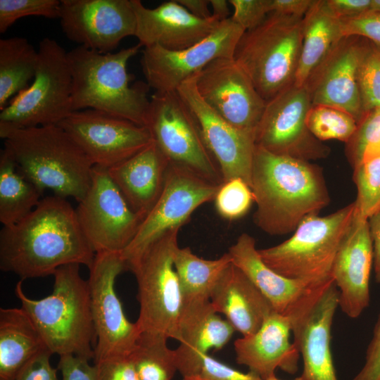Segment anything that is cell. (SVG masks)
<instances>
[{"instance_id":"1","label":"cell","mask_w":380,"mask_h":380,"mask_svg":"<svg viewBox=\"0 0 380 380\" xmlns=\"http://www.w3.org/2000/svg\"><path fill=\"white\" fill-rule=\"evenodd\" d=\"M95 255L75 209L55 195L42 198L23 220L0 232V269L21 280L53 275L70 264L89 268Z\"/></svg>"},{"instance_id":"2","label":"cell","mask_w":380,"mask_h":380,"mask_svg":"<svg viewBox=\"0 0 380 380\" xmlns=\"http://www.w3.org/2000/svg\"><path fill=\"white\" fill-rule=\"evenodd\" d=\"M251 188L256 204L253 222L271 236L293 232L302 221L318 215L330 202L318 165L257 146Z\"/></svg>"},{"instance_id":"3","label":"cell","mask_w":380,"mask_h":380,"mask_svg":"<svg viewBox=\"0 0 380 380\" xmlns=\"http://www.w3.org/2000/svg\"><path fill=\"white\" fill-rule=\"evenodd\" d=\"M0 137L19 172L42 191L77 202L85 196L94 166L62 127H16L0 122Z\"/></svg>"},{"instance_id":"4","label":"cell","mask_w":380,"mask_h":380,"mask_svg":"<svg viewBox=\"0 0 380 380\" xmlns=\"http://www.w3.org/2000/svg\"><path fill=\"white\" fill-rule=\"evenodd\" d=\"M143 46L138 43L115 53H103L83 46L68 52L72 77V111L99 110L146 126L150 100L146 83L130 85L129 60Z\"/></svg>"},{"instance_id":"5","label":"cell","mask_w":380,"mask_h":380,"mask_svg":"<svg viewBox=\"0 0 380 380\" xmlns=\"http://www.w3.org/2000/svg\"><path fill=\"white\" fill-rule=\"evenodd\" d=\"M53 275V291L42 299L27 296L23 280L18 281L14 292L20 308L32 320L52 354L94 358L92 343L96 334L89 290L87 281L80 274V265L62 266Z\"/></svg>"},{"instance_id":"6","label":"cell","mask_w":380,"mask_h":380,"mask_svg":"<svg viewBox=\"0 0 380 380\" xmlns=\"http://www.w3.org/2000/svg\"><path fill=\"white\" fill-rule=\"evenodd\" d=\"M354 201L326 216L307 217L293 235L258 249L264 262L280 275L315 287L332 279L334 262L355 216Z\"/></svg>"},{"instance_id":"7","label":"cell","mask_w":380,"mask_h":380,"mask_svg":"<svg viewBox=\"0 0 380 380\" xmlns=\"http://www.w3.org/2000/svg\"><path fill=\"white\" fill-rule=\"evenodd\" d=\"M303 18L270 13L245 31L233 58L268 101L294 82L302 47Z\"/></svg>"},{"instance_id":"8","label":"cell","mask_w":380,"mask_h":380,"mask_svg":"<svg viewBox=\"0 0 380 380\" xmlns=\"http://www.w3.org/2000/svg\"><path fill=\"white\" fill-rule=\"evenodd\" d=\"M181 227L165 233L135 260L127 264L137 283L140 333L178 340L183 296L174 266Z\"/></svg>"},{"instance_id":"9","label":"cell","mask_w":380,"mask_h":380,"mask_svg":"<svg viewBox=\"0 0 380 380\" xmlns=\"http://www.w3.org/2000/svg\"><path fill=\"white\" fill-rule=\"evenodd\" d=\"M37 51L31 84L1 110L0 122L25 128L58 125L73 112L72 77L68 51L49 37L39 42Z\"/></svg>"},{"instance_id":"10","label":"cell","mask_w":380,"mask_h":380,"mask_svg":"<svg viewBox=\"0 0 380 380\" xmlns=\"http://www.w3.org/2000/svg\"><path fill=\"white\" fill-rule=\"evenodd\" d=\"M146 126L170 163L213 183H223L219 166L205 144L195 115L177 91H154Z\"/></svg>"},{"instance_id":"11","label":"cell","mask_w":380,"mask_h":380,"mask_svg":"<svg viewBox=\"0 0 380 380\" xmlns=\"http://www.w3.org/2000/svg\"><path fill=\"white\" fill-rule=\"evenodd\" d=\"M87 280L96 334L94 364L129 356L137 346L140 331L126 317L115 291L118 276L127 270L121 253H96Z\"/></svg>"},{"instance_id":"12","label":"cell","mask_w":380,"mask_h":380,"mask_svg":"<svg viewBox=\"0 0 380 380\" xmlns=\"http://www.w3.org/2000/svg\"><path fill=\"white\" fill-rule=\"evenodd\" d=\"M312 106L305 85L294 82L267 101L255 131L257 146L272 153L311 161L327 158L330 148L309 130L306 118Z\"/></svg>"},{"instance_id":"13","label":"cell","mask_w":380,"mask_h":380,"mask_svg":"<svg viewBox=\"0 0 380 380\" xmlns=\"http://www.w3.org/2000/svg\"><path fill=\"white\" fill-rule=\"evenodd\" d=\"M339 292L334 279L310 288L284 314L301 355L304 380H338L331 350Z\"/></svg>"},{"instance_id":"14","label":"cell","mask_w":380,"mask_h":380,"mask_svg":"<svg viewBox=\"0 0 380 380\" xmlns=\"http://www.w3.org/2000/svg\"><path fill=\"white\" fill-rule=\"evenodd\" d=\"M80 228L95 253H121L143 218L129 207L108 169L94 166L90 187L75 208Z\"/></svg>"},{"instance_id":"15","label":"cell","mask_w":380,"mask_h":380,"mask_svg":"<svg viewBox=\"0 0 380 380\" xmlns=\"http://www.w3.org/2000/svg\"><path fill=\"white\" fill-rule=\"evenodd\" d=\"M220 185L183 166L170 163L159 198L142 221L133 240L121 252L126 265L165 233L182 227L198 207L214 200Z\"/></svg>"},{"instance_id":"16","label":"cell","mask_w":380,"mask_h":380,"mask_svg":"<svg viewBox=\"0 0 380 380\" xmlns=\"http://www.w3.org/2000/svg\"><path fill=\"white\" fill-rule=\"evenodd\" d=\"M244 32L229 18L221 21L207 37L188 48L172 51L157 45L144 47L141 65L146 84L156 92L176 91L215 59L233 58Z\"/></svg>"},{"instance_id":"17","label":"cell","mask_w":380,"mask_h":380,"mask_svg":"<svg viewBox=\"0 0 380 380\" xmlns=\"http://www.w3.org/2000/svg\"><path fill=\"white\" fill-rule=\"evenodd\" d=\"M58 125L80 146L93 166L106 169L153 141L146 126L94 109L74 111Z\"/></svg>"},{"instance_id":"18","label":"cell","mask_w":380,"mask_h":380,"mask_svg":"<svg viewBox=\"0 0 380 380\" xmlns=\"http://www.w3.org/2000/svg\"><path fill=\"white\" fill-rule=\"evenodd\" d=\"M203 100L237 129L255 132L267 101L234 58H219L196 74Z\"/></svg>"},{"instance_id":"19","label":"cell","mask_w":380,"mask_h":380,"mask_svg":"<svg viewBox=\"0 0 380 380\" xmlns=\"http://www.w3.org/2000/svg\"><path fill=\"white\" fill-rule=\"evenodd\" d=\"M59 20L66 37L79 46L110 53L125 37L134 36L131 0H61Z\"/></svg>"},{"instance_id":"20","label":"cell","mask_w":380,"mask_h":380,"mask_svg":"<svg viewBox=\"0 0 380 380\" xmlns=\"http://www.w3.org/2000/svg\"><path fill=\"white\" fill-rule=\"evenodd\" d=\"M196 74L176 90L195 115L207 147L215 158L223 182L240 178L250 186L255 150V132L236 128L201 98Z\"/></svg>"},{"instance_id":"21","label":"cell","mask_w":380,"mask_h":380,"mask_svg":"<svg viewBox=\"0 0 380 380\" xmlns=\"http://www.w3.org/2000/svg\"><path fill=\"white\" fill-rule=\"evenodd\" d=\"M367 40L344 37L312 73L305 86L312 105H327L343 110L357 124L365 113L358 85V68Z\"/></svg>"},{"instance_id":"22","label":"cell","mask_w":380,"mask_h":380,"mask_svg":"<svg viewBox=\"0 0 380 380\" xmlns=\"http://www.w3.org/2000/svg\"><path fill=\"white\" fill-rule=\"evenodd\" d=\"M374 262L368 219L355 213L336 253L332 278L339 292L338 306L357 318L369 306V281Z\"/></svg>"},{"instance_id":"23","label":"cell","mask_w":380,"mask_h":380,"mask_svg":"<svg viewBox=\"0 0 380 380\" xmlns=\"http://www.w3.org/2000/svg\"><path fill=\"white\" fill-rule=\"evenodd\" d=\"M136 17V37L143 47L160 46L168 50L188 48L207 37L219 25L215 16L200 18L177 0L149 8L131 0Z\"/></svg>"},{"instance_id":"24","label":"cell","mask_w":380,"mask_h":380,"mask_svg":"<svg viewBox=\"0 0 380 380\" xmlns=\"http://www.w3.org/2000/svg\"><path fill=\"white\" fill-rule=\"evenodd\" d=\"M291 331L289 316L272 311L255 332L234 341L237 363L248 367L263 380L275 374L277 368L295 374L300 353L290 342Z\"/></svg>"},{"instance_id":"25","label":"cell","mask_w":380,"mask_h":380,"mask_svg":"<svg viewBox=\"0 0 380 380\" xmlns=\"http://www.w3.org/2000/svg\"><path fill=\"white\" fill-rule=\"evenodd\" d=\"M169 160L153 141L108 172L132 210L143 220L159 198Z\"/></svg>"},{"instance_id":"26","label":"cell","mask_w":380,"mask_h":380,"mask_svg":"<svg viewBox=\"0 0 380 380\" xmlns=\"http://www.w3.org/2000/svg\"><path fill=\"white\" fill-rule=\"evenodd\" d=\"M210 300L243 336L255 332L274 310L270 301L232 263L213 289Z\"/></svg>"},{"instance_id":"27","label":"cell","mask_w":380,"mask_h":380,"mask_svg":"<svg viewBox=\"0 0 380 380\" xmlns=\"http://www.w3.org/2000/svg\"><path fill=\"white\" fill-rule=\"evenodd\" d=\"M234 331L210 300L184 301L178 325L179 345L175 349L177 371L209 350L222 348Z\"/></svg>"},{"instance_id":"28","label":"cell","mask_w":380,"mask_h":380,"mask_svg":"<svg viewBox=\"0 0 380 380\" xmlns=\"http://www.w3.org/2000/svg\"><path fill=\"white\" fill-rule=\"evenodd\" d=\"M237 267L270 301L277 312L286 314L310 288L306 283L286 278L274 271L262 260L255 239L242 233L227 252Z\"/></svg>"},{"instance_id":"29","label":"cell","mask_w":380,"mask_h":380,"mask_svg":"<svg viewBox=\"0 0 380 380\" xmlns=\"http://www.w3.org/2000/svg\"><path fill=\"white\" fill-rule=\"evenodd\" d=\"M45 351L49 350L22 308L0 309V380H14L28 362Z\"/></svg>"},{"instance_id":"30","label":"cell","mask_w":380,"mask_h":380,"mask_svg":"<svg viewBox=\"0 0 380 380\" xmlns=\"http://www.w3.org/2000/svg\"><path fill=\"white\" fill-rule=\"evenodd\" d=\"M341 20L326 0H314L303 18L301 53L294 83L305 85L308 80L343 38Z\"/></svg>"},{"instance_id":"31","label":"cell","mask_w":380,"mask_h":380,"mask_svg":"<svg viewBox=\"0 0 380 380\" xmlns=\"http://www.w3.org/2000/svg\"><path fill=\"white\" fill-rule=\"evenodd\" d=\"M44 191L25 178L6 147L0 153V222L13 225L30 214Z\"/></svg>"},{"instance_id":"32","label":"cell","mask_w":380,"mask_h":380,"mask_svg":"<svg viewBox=\"0 0 380 380\" xmlns=\"http://www.w3.org/2000/svg\"><path fill=\"white\" fill-rule=\"evenodd\" d=\"M231 264L228 253L215 260H205L194 254L189 247H178L174 255V266L183 302L210 300L213 289Z\"/></svg>"},{"instance_id":"33","label":"cell","mask_w":380,"mask_h":380,"mask_svg":"<svg viewBox=\"0 0 380 380\" xmlns=\"http://www.w3.org/2000/svg\"><path fill=\"white\" fill-rule=\"evenodd\" d=\"M38 51L22 37L0 39V110L33 80Z\"/></svg>"},{"instance_id":"34","label":"cell","mask_w":380,"mask_h":380,"mask_svg":"<svg viewBox=\"0 0 380 380\" xmlns=\"http://www.w3.org/2000/svg\"><path fill=\"white\" fill-rule=\"evenodd\" d=\"M162 335L142 333L129 357L140 380H171L177 371L175 350Z\"/></svg>"},{"instance_id":"35","label":"cell","mask_w":380,"mask_h":380,"mask_svg":"<svg viewBox=\"0 0 380 380\" xmlns=\"http://www.w3.org/2000/svg\"><path fill=\"white\" fill-rule=\"evenodd\" d=\"M306 123L310 132L322 142L338 140L346 144L357 127V122L350 113L327 105H312Z\"/></svg>"},{"instance_id":"36","label":"cell","mask_w":380,"mask_h":380,"mask_svg":"<svg viewBox=\"0 0 380 380\" xmlns=\"http://www.w3.org/2000/svg\"><path fill=\"white\" fill-rule=\"evenodd\" d=\"M346 156L354 168L361 163L380 157V108L367 113L346 143Z\"/></svg>"},{"instance_id":"37","label":"cell","mask_w":380,"mask_h":380,"mask_svg":"<svg viewBox=\"0 0 380 380\" xmlns=\"http://www.w3.org/2000/svg\"><path fill=\"white\" fill-rule=\"evenodd\" d=\"M353 180L357 188L355 213L368 219L380 210V157L354 167Z\"/></svg>"},{"instance_id":"38","label":"cell","mask_w":380,"mask_h":380,"mask_svg":"<svg viewBox=\"0 0 380 380\" xmlns=\"http://www.w3.org/2000/svg\"><path fill=\"white\" fill-rule=\"evenodd\" d=\"M357 80L365 115L380 108V47L368 40L360 62Z\"/></svg>"},{"instance_id":"39","label":"cell","mask_w":380,"mask_h":380,"mask_svg":"<svg viewBox=\"0 0 380 380\" xmlns=\"http://www.w3.org/2000/svg\"><path fill=\"white\" fill-rule=\"evenodd\" d=\"M213 201L222 217L234 220L248 212L254 203V196L251 186L245 181L234 178L220 185Z\"/></svg>"},{"instance_id":"40","label":"cell","mask_w":380,"mask_h":380,"mask_svg":"<svg viewBox=\"0 0 380 380\" xmlns=\"http://www.w3.org/2000/svg\"><path fill=\"white\" fill-rule=\"evenodd\" d=\"M61 0H0V32L27 16L59 18Z\"/></svg>"},{"instance_id":"41","label":"cell","mask_w":380,"mask_h":380,"mask_svg":"<svg viewBox=\"0 0 380 380\" xmlns=\"http://www.w3.org/2000/svg\"><path fill=\"white\" fill-rule=\"evenodd\" d=\"M179 372L183 378L192 377L200 380H263L253 372H241L222 363L208 353L199 355Z\"/></svg>"},{"instance_id":"42","label":"cell","mask_w":380,"mask_h":380,"mask_svg":"<svg viewBox=\"0 0 380 380\" xmlns=\"http://www.w3.org/2000/svg\"><path fill=\"white\" fill-rule=\"evenodd\" d=\"M234 8L232 20L245 31L260 25L270 13V0H229Z\"/></svg>"},{"instance_id":"43","label":"cell","mask_w":380,"mask_h":380,"mask_svg":"<svg viewBox=\"0 0 380 380\" xmlns=\"http://www.w3.org/2000/svg\"><path fill=\"white\" fill-rule=\"evenodd\" d=\"M343 37L365 38L380 47V13L369 11L355 18L341 20Z\"/></svg>"},{"instance_id":"44","label":"cell","mask_w":380,"mask_h":380,"mask_svg":"<svg viewBox=\"0 0 380 380\" xmlns=\"http://www.w3.org/2000/svg\"><path fill=\"white\" fill-rule=\"evenodd\" d=\"M89 360L72 354L61 355L58 369L63 380H100L97 366L91 365Z\"/></svg>"},{"instance_id":"45","label":"cell","mask_w":380,"mask_h":380,"mask_svg":"<svg viewBox=\"0 0 380 380\" xmlns=\"http://www.w3.org/2000/svg\"><path fill=\"white\" fill-rule=\"evenodd\" d=\"M353 380H380V312L367 346L365 363Z\"/></svg>"},{"instance_id":"46","label":"cell","mask_w":380,"mask_h":380,"mask_svg":"<svg viewBox=\"0 0 380 380\" xmlns=\"http://www.w3.org/2000/svg\"><path fill=\"white\" fill-rule=\"evenodd\" d=\"M94 365L98 367L100 380H140L129 355Z\"/></svg>"},{"instance_id":"47","label":"cell","mask_w":380,"mask_h":380,"mask_svg":"<svg viewBox=\"0 0 380 380\" xmlns=\"http://www.w3.org/2000/svg\"><path fill=\"white\" fill-rule=\"evenodd\" d=\"M50 351L38 355L28 362L14 380H58L56 372L50 363Z\"/></svg>"},{"instance_id":"48","label":"cell","mask_w":380,"mask_h":380,"mask_svg":"<svg viewBox=\"0 0 380 380\" xmlns=\"http://www.w3.org/2000/svg\"><path fill=\"white\" fill-rule=\"evenodd\" d=\"M333 13L339 19H349L371 10L372 0H326Z\"/></svg>"},{"instance_id":"49","label":"cell","mask_w":380,"mask_h":380,"mask_svg":"<svg viewBox=\"0 0 380 380\" xmlns=\"http://www.w3.org/2000/svg\"><path fill=\"white\" fill-rule=\"evenodd\" d=\"M314 0H270V12L303 18Z\"/></svg>"},{"instance_id":"50","label":"cell","mask_w":380,"mask_h":380,"mask_svg":"<svg viewBox=\"0 0 380 380\" xmlns=\"http://www.w3.org/2000/svg\"><path fill=\"white\" fill-rule=\"evenodd\" d=\"M368 224L373 246L374 278L380 283V210L368 218Z\"/></svg>"},{"instance_id":"51","label":"cell","mask_w":380,"mask_h":380,"mask_svg":"<svg viewBox=\"0 0 380 380\" xmlns=\"http://www.w3.org/2000/svg\"><path fill=\"white\" fill-rule=\"evenodd\" d=\"M192 15L200 18H209L213 16L209 9L208 0H177Z\"/></svg>"},{"instance_id":"52","label":"cell","mask_w":380,"mask_h":380,"mask_svg":"<svg viewBox=\"0 0 380 380\" xmlns=\"http://www.w3.org/2000/svg\"><path fill=\"white\" fill-rule=\"evenodd\" d=\"M213 15L220 21L228 19L229 15V1L226 0H209Z\"/></svg>"},{"instance_id":"53","label":"cell","mask_w":380,"mask_h":380,"mask_svg":"<svg viewBox=\"0 0 380 380\" xmlns=\"http://www.w3.org/2000/svg\"><path fill=\"white\" fill-rule=\"evenodd\" d=\"M370 11L380 13V0H372Z\"/></svg>"},{"instance_id":"54","label":"cell","mask_w":380,"mask_h":380,"mask_svg":"<svg viewBox=\"0 0 380 380\" xmlns=\"http://www.w3.org/2000/svg\"><path fill=\"white\" fill-rule=\"evenodd\" d=\"M265 380H280V379H277V376H275V374H274V375L268 377L267 379H266ZM293 380H304V379L301 376H298V377H297V378H296V379H294Z\"/></svg>"},{"instance_id":"55","label":"cell","mask_w":380,"mask_h":380,"mask_svg":"<svg viewBox=\"0 0 380 380\" xmlns=\"http://www.w3.org/2000/svg\"><path fill=\"white\" fill-rule=\"evenodd\" d=\"M183 380H200V379H198L196 378H192V377H185V378H183Z\"/></svg>"}]
</instances>
